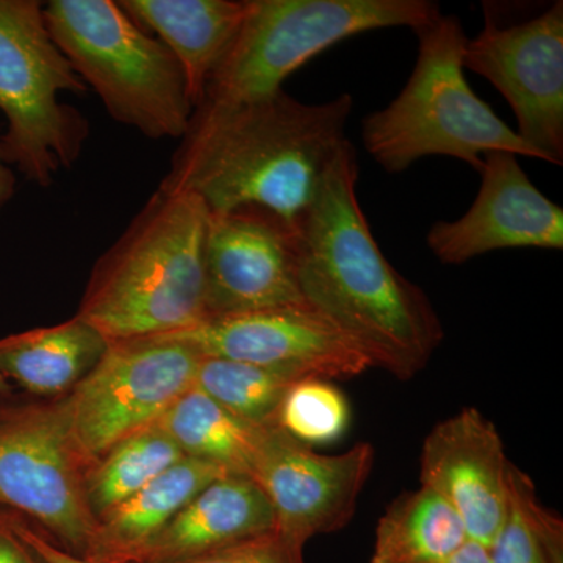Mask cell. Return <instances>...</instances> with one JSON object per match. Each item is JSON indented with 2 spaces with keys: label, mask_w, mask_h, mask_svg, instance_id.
<instances>
[{
  "label": "cell",
  "mask_w": 563,
  "mask_h": 563,
  "mask_svg": "<svg viewBox=\"0 0 563 563\" xmlns=\"http://www.w3.org/2000/svg\"><path fill=\"white\" fill-rule=\"evenodd\" d=\"M177 563H306L302 548L276 531L244 540L224 550Z\"/></svg>",
  "instance_id": "484cf974"
},
{
  "label": "cell",
  "mask_w": 563,
  "mask_h": 563,
  "mask_svg": "<svg viewBox=\"0 0 563 563\" xmlns=\"http://www.w3.org/2000/svg\"><path fill=\"white\" fill-rule=\"evenodd\" d=\"M296 225L262 207L211 213L203 250L207 318L307 306Z\"/></svg>",
  "instance_id": "4fadbf2b"
},
{
  "label": "cell",
  "mask_w": 563,
  "mask_h": 563,
  "mask_svg": "<svg viewBox=\"0 0 563 563\" xmlns=\"http://www.w3.org/2000/svg\"><path fill=\"white\" fill-rule=\"evenodd\" d=\"M185 457L213 463L229 474L251 477L266 433L274 424L243 420L192 387L158 420Z\"/></svg>",
  "instance_id": "ffe728a7"
},
{
  "label": "cell",
  "mask_w": 563,
  "mask_h": 563,
  "mask_svg": "<svg viewBox=\"0 0 563 563\" xmlns=\"http://www.w3.org/2000/svg\"><path fill=\"white\" fill-rule=\"evenodd\" d=\"M18 532L25 543L32 548L33 553L38 555L43 563H91L79 555L69 553L60 544L52 542L44 533L35 531L31 526L25 525L22 518L16 515Z\"/></svg>",
  "instance_id": "83f0119b"
},
{
  "label": "cell",
  "mask_w": 563,
  "mask_h": 563,
  "mask_svg": "<svg viewBox=\"0 0 563 563\" xmlns=\"http://www.w3.org/2000/svg\"><path fill=\"white\" fill-rule=\"evenodd\" d=\"M16 192V176L0 152V209L13 199Z\"/></svg>",
  "instance_id": "f546056e"
},
{
  "label": "cell",
  "mask_w": 563,
  "mask_h": 563,
  "mask_svg": "<svg viewBox=\"0 0 563 563\" xmlns=\"http://www.w3.org/2000/svg\"><path fill=\"white\" fill-rule=\"evenodd\" d=\"M210 210L188 192H152L92 266L76 317L109 343L173 335L207 318Z\"/></svg>",
  "instance_id": "3957f363"
},
{
  "label": "cell",
  "mask_w": 563,
  "mask_h": 563,
  "mask_svg": "<svg viewBox=\"0 0 563 563\" xmlns=\"http://www.w3.org/2000/svg\"><path fill=\"white\" fill-rule=\"evenodd\" d=\"M277 426L307 446L339 442L351 424V406L332 380L301 379L291 385L277 412Z\"/></svg>",
  "instance_id": "d4e9b609"
},
{
  "label": "cell",
  "mask_w": 563,
  "mask_h": 563,
  "mask_svg": "<svg viewBox=\"0 0 563 563\" xmlns=\"http://www.w3.org/2000/svg\"><path fill=\"white\" fill-rule=\"evenodd\" d=\"M201 357L172 336L109 343L98 365L65 396L70 431L90 466L191 390Z\"/></svg>",
  "instance_id": "9c48e42d"
},
{
  "label": "cell",
  "mask_w": 563,
  "mask_h": 563,
  "mask_svg": "<svg viewBox=\"0 0 563 563\" xmlns=\"http://www.w3.org/2000/svg\"><path fill=\"white\" fill-rule=\"evenodd\" d=\"M184 459L158 421L113 444L85 476V495L96 521Z\"/></svg>",
  "instance_id": "7402d4cb"
},
{
  "label": "cell",
  "mask_w": 563,
  "mask_h": 563,
  "mask_svg": "<svg viewBox=\"0 0 563 563\" xmlns=\"http://www.w3.org/2000/svg\"><path fill=\"white\" fill-rule=\"evenodd\" d=\"M512 466L496 426L466 407L426 437L420 485L450 504L470 542L488 550L509 510Z\"/></svg>",
  "instance_id": "9a60e30c"
},
{
  "label": "cell",
  "mask_w": 563,
  "mask_h": 563,
  "mask_svg": "<svg viewBox=\"0 0 563 563\" xmlns=\"http://www.w3.org/2000/svg\"><path fill=\"white\" fill-rule=\"evenodd\" d=\"M121 9L157 36L179 62L192 106H199L247 13V0H120Z\"/></svg>",
  "instance_id": "e0dca14e"
},
{
  "label": "cell",
  "mask_w": 563,
  "mask_h": 563,
  "mask_svg": "<svg viewBox=\"0 0 563 563\" xmlns=\"http://www.w3.org/2000/svg\"><path fill=\"white\" fill-rule=\"evenodd\" d=\"M0 563H43L18 532L16 515L5 510H0Z\"/></svg>",
  "instance_id": "4316f807"
},
{
  "label": "cell",
  "mask_w": 563,
  "mask_h": 563,
  "mask_svg": "<svg viewBox=\"0 0 563 563\" xmlns=\"http://www.w3.org/2000/svg\"><path fill=\"white\" fill-rule=\"evenodd\" d=\"M413 32L412 76L395 101L363 120V144L374 161L390 174L432 155L457 158L477 173L488 152L542 161L466 81L462 55L468 38L461 20L440 13Z\"/></svg>",
  "instance_id": "277c9868"
},
{
  "label": "cell",
  "mask_w": 563,
  "mask_h": 563,
  "mask_svg": "<svg viewBox=\"0 0 563 563\" xmlns=\"http://www.w3.org/2000/svg\"><path fill=\"white\" fill-rule=\"evenodd\" d=\"M463 69L490 81L517 117V135L542 161L563 163V2L540 16L499 27L490 14L466 40Z\"/></svg>",
  "instance_id": "30bf717a"
},
{
  "label": "cell",
  "mask_w": 563,
  "mask_h": 563,
  "mask_svg": "<svg viewBox=\"0 0 563 563\" xmlns=\"http://www.w3.org/2000/svg\"><path fill=\"white\" fill-rule=\"evenodd\" d=\"M109 342L79 317L0 339V373L41 398L69 395L98 365Z\"/></svg>",
  "instance_id": "d6986e66"
},
{
  "label": "cell",
  "mask_w": 563,
  "mask_h": 563,
  "mask_svg": "<svg viewBox=\"0 0 563 563\" xmlns=\"http://www.w3.org/2000/svg\"><path fill=\"white\" fill-rule=\"evenodd\" d=\"M88 468L65 396L0 406V510L31 518L79 558L96 528L85 495Z\"/></svg>",
  "instance_id": "ba28073f"
},
{
  "label": "cell",
  "mask_w": 563,
  "mask_h": 563,
  "mask_svg": "<svg viewBox=\"0 0 563 563\" xmlns=\"http://www.w3.org/2000/svg\"><path fill=\"white\" fill-rule=\"evenodd\" d=\"M439 14V3L429 0H247L242 27L199 103L268 98L340 41L379 29L415 31Z\"/></svg>",
  "instance_id": "52a82bcc"
},
{
  "label": "cell",
  "mask_w": 563,
  "mask_h": 563,
  "mask_svg": "<svg viewBox=\"0 0 563 563\" xmlns=\"http://www.w3.org/2000/svg\"><path fill=\"white\" fill-rule=\"evenodd\" d=\"M351 95L303 103L284 90L257 101L199 103L158 187L211 213L262 207L295 225L347 143Z\"/></svg>",
  "instance_id": "7a4b0ae2"
},
{
  "label": "cell",
  "mask_w": 563,
  "mask_h": 563,
  "mask_svg": "<svg viewBox=\"0 0 563 563\" xmlns=\"http://www.w3.org/2000/svg\"><path fill=\"white\" fill-rule=\"evenodd\" d=\"M52 38L81 81L122 125L180 140L195 111L179 62L113 0L44 3Z\"/></svg>",
  "instance_id": "5b68a950"
},
{
  "label": "cell",
  "mask_w": 563,
  "mask_h": 563,
  "mask_svg": "<svg viewBox=\"0 0 563 563\" xmlns=\"http://www.w3.org/2000/svg\"><path fill=\"white\" fill-rule=\"evenodd\" d=\"M476 201L463 217L439 221L428 246L444 265H462L492 251L512 247L562 250L563 210L550 201L512 152H488L479 169Z\"/></svg>",
  "instance_id": "5bb4252c"
},
{
  "label": "cell",
  "mask_w": 563,
  "mask_h": 563,
  "mask_svg": "<svg viewBox=\"0 0 563 563\" xmlns=\"http://www.w3.org/2000/svg\"><path fill=\"white\" fill-rule=\"evenodd\" d=\"M357 181V152L347 140L295 224L299 287L307 306L357 344L373 368L410 380L442 344V321L422 288L385 258Z\"/></svg>",
  "instance_id": "6da1fadb"
},
{
  "label": "cell",
  "mask_w": 563,
  "mask_h": 563,
  "mask_svg": "<svg viewBox=\"0 0 563 563\" xmlns=\"http://www.w3.org/2000/svg\"><path fill=\"white\" fill-rule=\"evenodd\" d=\"M298 380L251 363L202 355L195 387L243 420L277 424L280 404Z\"/></svg>",
  "instance_id": "cb8c5ba5"
},
{
  "label": "cell",
  "mask_w": 563,
  "mask_h": 563,
  "mask_svg": "<svg viewBox=\"0 0 563 563\" xmlns=\"http://www.w3.org/2000/svg\"><path fill=\"white\" fill-rule=\"evenodd\" d=\"M488 555L490 563H563L561 518L542 506L532 481L515 465L509 510Z\"/></svg>",
  "instance_id": "603a6c76"
},
{
  "label": "cell",
  "mask_w": 563,
  "mask_h": 563,
  "mask_svg": "<svg viewBox=\"0 0 563 563\" xmlns=\"http://www.w3.org/2000/svg\"><path fill=\"white\" fill-rule=\"evenodd\" d=\"M466 542L450 504L420 485L398 496L379 518L372 563H442Z\"/></svg>",
  "instance_id": "44dd1931"
},
{
  "label": "cell",
  "mask_w": 563,
  "mask_h": 563,
  "mask_svg": "<svg viewBox=\"0 0 563 563\" xmlns=\"http://www.w3.org/2000/svg\"><path fill=\"white\" fill-rule=\"evenodd\" d=\"M442 563H490V555L483 544L466 542L457 553Z\"/></svg>",
  "instance_id": "f1b7e54d"
},
{
  "label": "cell",
  "mask_w": 563,
  "mask_h": 563,
  "mask_svg": "<svg viewBox=\"0 0 563 563\" xmlns=\"http://www.w3.org/2000/svg\"><path fill=\"white\" fill-rule=\"evenodd\" d=\"M11 393V384L9 380L3 377V374L0 373V399L7 398Z\"/></svg>",
  "instance_id": "4dcf8cb0"
},
{
  "label": "cell",
  "mask_w": 563,
  "mask_h": 563,
  "mask_svg": "<svg viewBox=\"0 0 563 563\" xmlns=\"http://www.w3.org/2000/svg\"><path fill=\"white\" fill-rule=\"evenodd\" d=\"M87 90L52 38L44 3L0 0V152L32 184L51 187L79 161L90 122L60 96Z\"/></svg>",
  "instance_id": "8992f818"
},
{
  "label": "cell",
  "mask_w": 563,
  "mask_h": 563,
  "mask_svg": "<svg viewBox=\"0 0 563 563\" xmlns=\"http://www.w3.org/2000/svg\"><path fill=\"white\" fill-rule=\"evenodd\" d=\"M224 474L213 463L185 457L98 518L85 561L131 563L202 488Z\"/></svg>",
  "instance_id": "ac0fdd59"
},
{
  "label": "cell",
  "mask_w": 563,
  "mask_h": 563,
  "mask_svg": "<svg viewBox=\"0 0 563 563\" xmlns=\"http://www.w3.org/2000/svg\"><path fill=\"white\" fill-rule=\"evenodd\" d=\"M172 339L206 357L274 369L295 379H351L373 368L357 344L310 306L209 317Z\"/></svg>",
  "instance_id": "7c38bea8"
},
{
  "label": "cell",
  "mask_w": 563,
  "mask_h": 563,
  "mask_svg": "<svg viewBox=\"0 0 563 563\" xmlns=\"http://www.w3.org/2000/svg\"><path fill=\"white\" fill-rule=\"evenodd\" d=\"M374 448L357 443L344 453H317L274 424L263 440L251 479L276 518V532L296 547L342 531L357 512L374 466Z\"/></svg>",
  "instance_id": "8fae6325"
},
{
  "label": "cell",
  "mask_w": 563,
  "mask_h": 563,
  "mask_svg": "<svg viewBox=\"0 0 563 563\" xmlns=\"http://www.w3.org/2000/svg\"><path fill=\"white\" fill-rule=\"evenodd\" d=\"M276 531L261 487L242 474H224L202 488L131 563L191 561Z\"/></svg>",
  "instance_id": "2e32d148"
}]
</instances>
